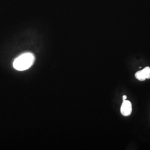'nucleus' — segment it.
<instances>
[{"mask_svg": "<svg viewBox=\"0 0 150 150\" xmlns=\"http://www.w3.org/2000/svg\"><path fill=\"white\" fill-rule=\"evenodd\" d=\"M35 61L34 55L30 52H26L20 55L14 60L13 67L18 71H25L30 69Z\"/></svg>", "mask_w": 150, "mask_h": 150, "instance_id": "nucleus-1", "label": "nucleus"}, {"mask_svg": "<svg viewBox=\"0 0 150 150\" xmlns=\"http://www.w3.org/2000/svg\"><path fill=\"white\" fill-rule=\"evenodd\" d=\"M132 103L129 100H124L121 106V113L124 116H129L132 112Z\"/></svg>", "mask_w": 150, "mask_h": 150, "instance_id": "nucleus-2", "label": "nucleus"}, {"mask_svg": "<svg viewBox=\"0 0 150 150\" xmlns=\"http://www.w3.org/2000/svg\"><path fill=\"white\" fill-rule=\"evenodd\" d=\"M135 77L141 81L150 79V67H146L143 70L137 71L135 74Z\"/></svg>", "mask_w": 150, "mask_h": 150, "instance_id": "nucleus-3", "label": "nucleus"}, {"mask_svg": "<svg viewBox=\"0 0 150 150\" xmlns=\"http://www.w3.org/2000/svg\"><path fill=\"white\" fill-rule=\"evenodd\" d=\"M122 98H123V101L126 100L127 99V96L126 95H123V96H122Z\"/></svg>", "mask_w": 150, "mask_h": 150, "instance_id": "nucleus-4", "label": "nucleus"}]
</instances>
